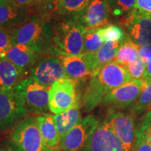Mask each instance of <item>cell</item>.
<instances>
[{"label": "cell", "mask_w": 151, "mask_h": 151, "mask_svg": "<svg viewBox=\"0 0 151 151\" xmlns=\"http://www.w3.org/2000/svg\"><path fill=\"white\" fill-rule=\"evenodd\" d=\"M132 79L127 69L116 61L105 65L90 77L83 97L85 111L93 110L101 104L107 94Z\"/></svg>", "instance_id": "cell-1"}, {"label": "cell", "mask_w": 151, "mask_h": 151, "mask_svg": "<svg viewBox=\"0 0 151 151\" xmlns=\"http://www.w3.org/2000/svg\"><path fill=\"white\" fill-rule=\"evenodd\" d=\"M53 32L46 18L35 17L11 30L12 45H26L37 53H43L51 46Z\"/></svg>", "instance_id": "cell-2"}, {"label": "cell", "mask_w": 151, "mask_h": 151, "mask_svg": "<svg viewBox=\"0 0 151 151\" xmlns=\"http://www.w3.org/2000/svg\"><path fill=\"white\" fill-rule=\"evenodd\" d=\"M86 29L79 17H71L54 29L52 37L54 50L62 57L83 53Z\"/></svg>", "instance_id": "cell-3"}, {"label": "cell", "mask_w": 151, "mask_h": 151, "mask_svg": "<svg viewBox=\"0 0 151 151\" xmlns=\"http://www.w3.org/2000/svg\"><path fill=\"white\" fill-rule=\"evenodd\" d=\"M30 77L22 79L12 90L26 111L36 114H45L49 109V90Z\"/></svg>", "instance_id": "cell-4"}, {"label": "cell", "mask_w": 151, "mask_h": 151, "mask_svg": "<svg viewBox=\"0 0 151 151\" xmlns=\"http://www.w3.org/2000/svg\"><path fill=\"white\" fill-rule=\"evenodd\" d=\"M11 139L21 151H48L36 119H24L18 123L11 132Z\"/></svg>", "instance_id": "cell-5"}, {"label": "cell", "mask_w": 151, "mask_h": 151, "mask_svg": "<svg viewBox=\"0 0 151 151\" xmlns=\"http://www.w3.org/2000/svg\"><path fill=\"white\" fill-rule=\"evenodd\" d=\"M76 81L66 78L57 81L49 90V110L55 114L65 112L78 104Z\"/></svg>", "instance_id": "cell-6"}, {"label": "cell", "mask_w": 151, "mask_h": 151, "mask_svg": "<svg viewBox=\"0 0 151 151\" xmlns=\"http://www.w3.org/2000/svg\"><path fill=\"white\" fill-rule=\"evenodd\" d=\"M122 24L127 35L139 47L151 44V16L137 9L124 16Z\"/></svg>", "instance_id": "cell-7"}, {"label": "cell", "mask_w": 151, "mask_h": 151, "mask_svg": "<svg viewBox=\"0 0 151 151\" xmlns=\"http://www.w3.org/2000/svg\"><path fill=\"white\" fill-rule=\"evenodd\" d=\"M99 123V121L92 116L82 119L62 138L60 149L62 151H83Z\"/></svg>", "instance_id": "cell-8"}, {"label": "cell", "mask_w": 151, "mask_h": 151, "mask_svg": "<svg viewBox=\"0 0 151 151\" xmlns=\"http://www.w3.org/2000/svg\"><path fill=\"white\" fill-rule=\"evenodd\" d=\"M27 113L12 90H0V132L16 126Z\"/></svg>", "instance_id": "cell-9"}, {"label": "cell", "mask_w": 151, "mask_h": 151, "mask_svg": "<svg viewBox=\"0 0 151 151\" xmlns=\"http://www.w3.org/2000/svg\"><path fill=\"white\" fill-rule=\"evenodd\" d=\"M146 83L142 79H132L129 82L113 90L104 98L101 104L114 109L133 106L140 97Z\"/></svg>", "instance_id": "cell-10"}, {"label": "cell", "mask_w": 151, "mask_h": 151, "mask_svg": "<svg viewBox=\"0 0 151 151\" xmlns=\"http://www.w3.org/2000/svg\"><path fill=\"white\" fill-rule=\"evenodd\" d=\"M105 122L120 139L124 150L132 151L135 140L134 120L132 115L122 112H112Z\"/></svg>", "instance_id": "cell-11"}, {"label": "cell", "mask_w": 151, "mask_h": 151, "mask_svg": "<svg viewBox=\"0 0 151 151\" xmlns=\"http://www.w3.org/2000/svg\"><path fill=\"white\" fill-rule=\"evenodd\" d=\"M30 78L43 86L50 87L60 79L66 78L61 61L54 57H47L32 68Z\"/></svg>", "instance_id": "cell-12"}, {"label": "cell", "mask_w": 151, "mask_h": 151, "mask_svg": "<svg viewBox=\"0 0 151 151\" xmlns=\"http://www.w3.org/2000/svg\"><path fill=\"white\" fill-rule=\"evenodd\" d=\"M83 151H125L120 139L106 122L99 123Z\"/></svg>", "instance_id": "cell-13"}, {"label": "cell", "mask_w": 151, "mask_h": 151, "mask_svg": "<svg viewBox=\"0 0 151 151\" xmlns=\"http://www.w3.org/2000/svg\"><path fill=\"white\" fill-rule=\"evenodd\" d=\"M110 14L107 0H91L79 18L86 30L97 29L106 26Z\"/></svg>", "instance_id": "cell-14"}, {"label": "cell", "mask_w": 151, "mask_h": 151, "mask_svg": "<svg viewBox=\"0 0 151 151\" xmlns=\"http://www.w3.org/2000/svg\"><path fill=\"white\" fill-rule=\"evenodd\" d=\"M60 61L67 78L76 81L91 77V66L86 54L62 57Z\"/></svg>", "instance_id": "cell-15"}, {"label": "cell", "mask_w": 151, "mask_h": 151, "mask_svg": "<svg viewBox=\"0 0 151 151\" xmlns=\"http://www.w3.org/2000/svg\"><path fill=\"white\" fill-rule=\"evenodd\" d=\"M36 120L47 150L48 151H59L61 139L57 130L54 116L45 113L38 116Z\"/></svg>", "instance_id": "cell-16"}, {"label": "cell", "mask_w": 151, "mask_h": 151, "mask_svg": "<svg viewBox=\"0 0 151 151\" xmlns=\"http://www.w3.org/2000/svg\"><path fill=\"white\" fill-rule=\"evenodd\" d=\"M22 9L11 0H3L0 4V28L14 29L27 21Z\"/></svg>", "instance_id": "cell-17"}, {"label": "cell", "mask_w": 151, "mask_h": 151, "mask_svg": "<svg viewBox=\"0 0 151 151\" xmlns=\"http://www.w3.org/2000/svg\"><path fill=\"white\" fill-rule=\"evenodd\" d=\"M39 55L26 45L14 44L6 52L5 57L23 72L34 65Z\"/></svg>", "instance_id": "cell-18"}, {"label": "cell", "mask_w": 151, "mask_h": 151, "mask_svg": "<svg viewBox=\"0 0 151 151\" xmlns=\"http://www.w3.org/2000/svg\"><path fill=\"white\" fill-rule=\"evenodd\" d=\"M121 43L122 41H107L96 52L86 54L91 66L92 74L99 71L105 65L116 60Z\"/></svg>", "instance_id": "cell-19"}, {"label": "cell", "mask_w": 151, "mask_h": 151, "mask_svg": "<svg viewBox=\"0 0 151 151\" xmlns=\"http://www.w3.org/2000/svg\"><path fill=\"white\" fill-rule=\"evenodd\" d=\"M22 76V71L5 56H0V90H12Z\"/></svg>", "instance_id": "cell-20"}, {"label": "cell", "mask_w": 151, "mask_h": 151, "mask_svg": "<svg viewBox=\"0 0 151 151\" xmlns=\"http://www.w3.org/2000/svg\"><path fill=\"white\" fill-rule=\"evenodd\" d=\"M81 120L79 104L68 111L56 114L54 116V120L60 139L78 124Z\"/></svg>", "instance_id": "cell-21"}, {"label": "cell", "mask_w": 151, "mask_h": 151, "mask_svg": "<svg viewBox=\"0 0 151 151\" xmlns=\"http://www.w3.org/2000/svg\"><path fill=\"white\" fill-rule=\"evenodd\" d=\"M139 58V46L126 35V37L122 41L115 61L126 68L130 64L137 61Z\"/></svg>", "instance_id": "cell-22"}, {"label": "cell", "mask_w": 151, "mask_h": 151, "mask_svg": "<svg viewBox=\"0 0 151 151\" xmlns=\"http://www.w3.org/2000/svg\"><path fill=\"white\" fill-rule=\"evenodd\" d=\"M91 0H58L53 4L55 9L60 14L71 17H80Z\"/></svg>", "instance_id": "cell-23"}, {"label": "cell", "mask_w": 151, "mask_h": 151, "mask_svg": "<svg viewBox=\"0 0 151 151\" xmlns=\"http://www.w3.org/2000/svg\"><path fill=\"white\" fill-rule=\"evenodd\" d=\"M99 29L86 30L82 54H93L103 46L104 41L100 35Z\"/></svg>", "instance_id": "cell-24"}, {"label": "cell", "mask_w": 151, "mask_h": 151, "mask_svg": "<svg viewBox=\"0 0 151 151\" xmlns=\"http://www.w3.org/2000/svg\"><path fill=\"white\" fill-rule=\"evenodd\" d=\"M107 2L113 16H122L135 9L137 0H107Z\"/></svg>", "instance_id": "cell-25"}, {"label": "cell", "mask_w": 151, "mask_h": 151, "mask_svg": "<svg viewBox=\"0 0 151 151\" xmlns=\"http://www.w3.org/2000/svg\"><path fill=\"white\" fill-rule=\"evenodd\" d=\"M99 32L104 43L107 41H122L127 35L122 27L117 24H109L99 28Z\"/></svg>", "instance_id": "cell-26"}, {"label": "cell", "mask_w": 151, "mask_h": 151, "mask_svg": "<svg viewBox=\"0 0 151 151\" xmlns=\"http://www.w3.org/2000/svg\"><path fill=\"white\" fill-rule=\"evenodd\" d=\"M145 83L146 86L143 88L140 97L132 106V112L136 114H139L151 108V82Z\"/></svg>", "instance_id": "cell-27"}, {"label": "cell", "mask_w": 151, "mask_h": 151, "mask_svg": "<svg viewBox=\"0 0 151 151\" xmlns=\"http://www.w3.org/2000/svg\"><path fill=\"white\" fill-rule=\"evenodd\" d=\"M132 151H151L146 136L140 127L136 129L135 140Z\"/></svg>", "instance_id": "cell-28"}, {"label": "cell", "mask_w": 151, "mask_h": 151, "mask_svg": "<svg viewBox=\"0 0 151 151\" xmlns=\"http://www.w3.org/2000/svg\"><path fill=\"white\" fill-rule=\"evenodd\" d=\"M125 69L129 73L132 79H143L146 73V65L139 58L137 61L130 64Z\"/></svg>", "instance_id": "cell-29"}, {"label": "cell", "mask_w": 151, "mask_h": 151, "mask_svg": "<svg viewBox=\"0 0 151 151\" xmlns=\"http://www.w3.org/2000/svg\"><path fill=\"white\" fill-rule=\"evenodd\" d=\"M12 46L11 31L0 28V56H5V54Z\"/></svg>", "instance_id": "cell-30"}, {"label": "cell", "mask_w": 151, "mask_h": 151, "mask_svg": "<svg viewBox=\"0 0 151 151\" xmlns=\"http://www.w3.org/2000/svg\"><path fill=\"white\" fill-rule=\"evenodd\" d=\"M141 129L144 132L149 144L151 147V111H148L146 113L140 127Z\"/></svg>", "instance_id": "cell-31"}, {"label": "cell", "mask_w": 151, "mask_h": 151, "mask_svg": "<svg viewBox=\"0 0 151 151\" xmlns=\"http://www.w3.org/2000/svg\"><path fill=\"white\" fill-rule=\"evenodd\" d=\"M139 55L147 65L151 62V44L139 47Z\"/></svg>", "instance_id": "cell-32"}, {"label": "cell", "mask_w": 151, "mask_h": 151, "mask_svg": "<svg viewBox=\"0 0 151 151\" xmlns=\"http://www.w3.org/2000/svg\"><path fill=\"white\" fill-rule=\"evenodd\" d=\"M135 9L151 16V0H137Z\"/></svg>", "instance_id": "cell-33"}, {"label": "cell", "mask_w": 151, "mask_h": 151, "mask_svg": "<svg viewBox=\"0 0 151 151\" xmlns=\"http://www.w3.org/2000/svg\"><path fill=\"white\" fill-rule=\"evenodd\" d=\"M11 1L16 5L22 7V8L32 6V4H35V0H11Z\"/></svg>", "instance_id": "cell-34"}, {"label": "cell", "mask_w": 151, "mask_h": 151, "mask_svg": "<svg viewBox=\"0 0 151 151\" xmlns=\"http://www.w3.org/2000/svg\"><path fill=\"white\" fill-rule=\"evenodd\" d=\"M142 80L145 82H150V81L151 82V62L146 65V73Z\"/></svg>", "instance_id": "cell-35"}, {"label": "cell", "mask_w": 151, "mask_h": 151, "mask_svg": "<svg viewBox=\"0 0 151 151\" xmlns=\"http://www.w3.org/2000/svg\"><path fill=\"white\" fill-rule=\"evenodd\" d=\"M50 3V0H35V4H48Z\"/></svg>", "instance_id": "cell-36"}, {"label": "cell", "mask_w": 151, "mask_h": 151, "mask_svg": "<svg viewBox=\"0 0 151 151\" xmlns=\"http://www.w3.org/2000/svg\"><path fill=\"white\" fill-rule=\"evenodd\" d=\"M5 151H21L19 150L18 148H12V147H9V148H7L6 149Z\"/></svg>", "instance_id": "cell-37"}, {"label": "cell", "mask_w": 151, "mask_h": 151, "mask_svg": "<svg viewBox=\"0 0 151 151\" xmlns=\"http://www.w3.org/2000/svg\"><path fill=\"white\" fill-rule=\"evenodd\" d=\"M58 1V0H50V3H51V4H55V3L56 2V1Z\"/></svg>", "instance_id": "cell-38"}, {"label": "cell", "mask_w": 151, "mask_h": 151, "mask_svg": "<svg viewBox=\"0 0 151 151\" xmlns=\"http://www.w3.org/2000/svg\"><path fill=\"white\" fill-rule=\"evenodd\" d=\"M2 1H3V0H0V4L2 2Z\"/></svg>", "instance_id": "cell-39"}, {"label": "cell", "mask_w": 151, "mask_h": 151, "mask_svg": "<svg viewBox=\"0 0 151 151\" xmlns=\"http://www.w3.org/2000/svg\"><path fill=\"white\" fill-rule=\"evenodd\" d=\"M150 111H151V108H150Z\"/></svg>", "instance_id": "cell-40"}]
</instances>
